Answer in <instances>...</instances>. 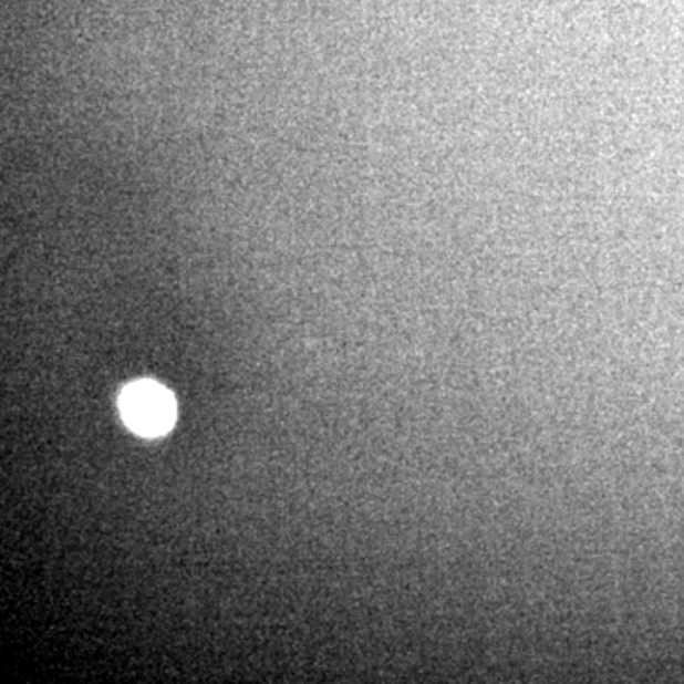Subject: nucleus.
Returning a JSON list of instances; mask_svg holds the SVG:
<instances>
[{
    "label": "nucleus",
    "mask_w": 684,
    "mask_h": 684,
    "mask_svg": "<svg viewBox=\"0 0 684 684\" xmlns=\"http://www.w3.org/2000/svg\"><path fill=\"white\" fill-rule=\"evenodd\" d=\"M121 413L142 436H160L175 421V402L168 390L153 381H137L121 394Z\"/></svg>",
    "instance_id": "nucleus-1"
}]
</instances>
